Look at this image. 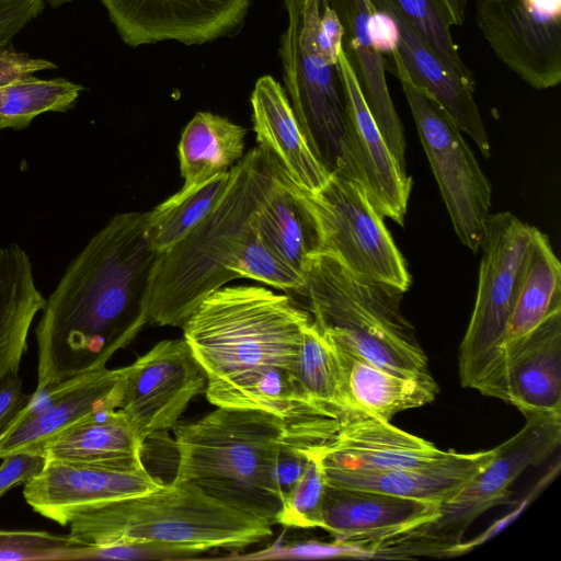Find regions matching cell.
<instances>
[{
  "label": "cell",
  "instance_id": "277c9868",
  "mask_svg": "<svg viewBox=\"0 0 561 561\" xmlns=\"http://www.w3.org/2000/svg\"><path fill=\"white\" fill-rule=\"evenodd\" d=\"M274 178L272 157L260 147L230 169L220 202L182 240L160 253L147 323L182 327L207 296L238 278L236 267L251 220Z\"/></svg>",
  "mask_w": 561,
  "mask_h": 561
},
{
  "label": "cell",
  "instance_id": "1f68e13d",
  "mask_svg": "<svg viewBox=\"0 0 561 561\" xmlns=\"http://www.w3.org/2000/svg\"><path fill=\"white\" fill-rule=\"evenodd\" d=\"M230 170L191 187H182L147 213V233L152 247L163 253L182 240L225 195Z\"/></svg>",
  "mask_w": 561,
  "mask_h": 561
},
{
  "label": "cell",
  "instance_id": "5bb4252c",
  "mask_svg": "<svg viewBox=\"0 0 561 561\" xmlns=\"http://www.w3.org/2000/svg\"><path fill=\"white\" fill-rule=\"evenodd\" d=\"M164 483L141 459L128 462H75L46 459L24 483L26 503L43 517L68 526L81 511L106 501L138 495Z\"/></svg>",
  "mask_w": 561,
  "mask_h": 561
},
{
  "label": "cell",
  "instance_id": "f35d334b",
  "mask_svg": "<svg viewBox=\"0 0 561 561\" xmlns=\"http://www.w3.org/2000/svg\"><path fill=\"white\" fill-rule=\"evenodd\" d=\"M344 26L336 10L328 0H320V18L317 30V48L330 62H337L343 49Z\"/></svg>",
  "mask_w": 561,
  "mask_h": 561
},
{
  "label": "cell",
  "instance_id": "60d3db41",
  "mask_svg": "<svg viewBox=\"0 0 561 561\" xmlns=\"http://www.w3.org/2000/svg\"><path fill=\"white\" fill-rule=\"evenodd\" d=\"M559 470V465H557L556 469H551L540 481L537 482L535 488L530 490L527 496L518 504V506L512 511L510 514L505 515L503 518L496 520L492 524L484 533L480 536L476 537L469 541H461L458 546H456L451 551L449 557H456L471 551L478 546L482 545L484 541L491 539L496 534L501 533L506 526H508L517 516L525 510V507L529 504L531 500L537 495V493L545 489V486L552 480V478L557 474Z\"/></svg>",
  "mask_w": 561,
  "mask_h": 561
},
{
  "label": "cell",
  "instance_id": "e575fe53",
  "mask_svg": "<svg viewBox=\"0 0 561 561\" xmlns=\"http://www.w3.org/2000/svg\"><path fill=\"white\" fill-rule=\"evenodd\" d=\"M91 547L68 535L42 530H0V561L83 560Z\"/></svg>",
  "mask_w": 561,
  "mask_h": 561
},
{
  "label": "cell",
  "instance_id": "d6986e66",
  "mask_svg": "<svg viewBox=\"0 0 561 561\" xmlns=\"http://www.w3.org/2000/svg\"><path fill=\"white\" fill-rule=\"evenodd\" d=\"M439 512L434 502L402 497L369 490L325 485L322 529L334 540L374 549Z\"/></svg>",
  "mask_w": 561,
  "mask_h": 561
},
{
  "label": "cell",
  "instance_id": "7402d4cb",
  "mask_svg": "<svg viewBox=\"0 0 561 561\" xmlns=\"http://www.w3.org/2000/svg\"><path fill=\"white\" fill-rule=\"evenodd\" d=\"M371 2L377 10L387 13L396 26L393 46L388 56L396 57L402 64L411 79L435 99L459 129L489 158L491 145L473 96L474 90L447 68L388 0Z\"/></svg>",
  "mask_w": 561,
  "mask_h": 561
},
{
  "label": "cell",
  "instance_id": "4dcf8cb0",
  "mask_svg": "<svg viewBox=\"0 0 561 561\" xmlns=\"http://www.w3.org/2000/svg\"><path fill=\"white\" fill-rule=\"evenodd\" d=\"M297 383L302 404L341 422L356 411L348 399L339 353L313 320L304 330Z\"/></svg>",
  "mask_w": 561,
  "mask_h": 561
},
{
  "label": "cell",
  "instance_id": "7bdbcfd3",
  "mask_svg": "<svg viewBox=\"0 0 561 561\" xmlns=\"http://www.w3.org/2000/svg\"><path fill=\"white\" fill-rule=\"evenodd\" d=\"M28 399L30 396L23 392L19 374L9 376L0 385V434L27 403Z\"/></svg>",
  "mask_w": 561,
  "mask_h": 561
},
{
  "label": "cell",
  "instance_id": "ac0fdd59",
  "mask_svg": "<svg viewBox=\"0 0 561 561\" xmlns=\"http://www.w3.org/2000/svg\"><path fill=\"white\" fill-rule=\"evenodd\" d=\"M343 26L347 55L367 106L399 165L407 171L403 126L386 80L383 16L371 0H328Z\"/></svg>",
  "mask_w": 561,
  "mask_h": 561
},
{
  "label": "cell",
  "instance_id": "ab89813d",
  "mask_svg": "<svg viewBox=\"0 0 561 561\" xmlns=\"http://www.w3.org/2000/svg\"><path fill=\"white\" fill-rule=\"evenodd\" d=\"M0 497L12 488L24 484L38 473L44 466L45 457L33 453H19L1 458Z\"/></svg>",
  "mask_w": 561,
  "mask_h": 561
},
{
  "label": "cell",
  "instance_id": "6da1fadb",
  "mask_svg": "<svg viewBox=\"0 0 561 561\" xmlns=\"http://www.w3.org/2000/svg\"><path fill=\"white\" fill-rule=\"evenodd\" d=\"M147 213L115 215L71 261L46 299L35 329L34 394L106 367L147 324L160 253L147 233Z\"/></svg>",
  "mask_w": 561,
  "mask_h": 561
},
{
  "label": "cell",
  "instance_id": "5b68a950",
  "mask_svg": "<svg viewBox=\"0 0 561 561\" xmlns=\"http://www.w3.org/2000/svg\"><path fill=\"white\" fill-rule=\"evenodd\" d=\"M69 535L94 548L148 547L176 553L240 550L273 534L247 515L186 482L92 505L68 524Z\"/></svg>",
  "mask_w": 561,
  "mask_h": 561
},
{
  "label": "cell",
  "instance_id": "d6a6232c",
  "mask_svg": "<svg viewBox=\"0 0 561 561\" xmlns=\"http://www.w3.org/2000/svg\"><path fill=\"white\" fill-rule=\"evenodd\" d=\"M82 85L69 80L26 76L0 87V129L24 128L46 112H65L77 101Z\"/></svg>",
  "mask_w": 561,
  "mask_h": 561
},
{
  "label": "cell",
  "instance_id": "30bf717a",
  "mask_svg": "<svg viewBox=\"0 0 561 561\" xmlns=\"http://www.w3.org/2000/svg\"><path fill=\"white\" fill-rule=\"evenodd\" d=\"M391 59L455 232L477 252L490 215L491 184L449 114Z\"/></svg>",
  "mask_w": 561,
  "mask_h": 561
},
{
  "label": "cell",
  "instance_id": "f546056e",
  "mask_svg": "<svg viewBox=\"0 0 561 561\" xmlns=\"http://www.w3.org/2000/svg\"><path fill=\"white\" fill-rule=\"evenodd\" d=\"M247 129L226 117L198 112L182 131L178 146L182 187L207 181L243 157Z\"/></svg>",
  "mask_w": 561,
  "mask_h": 561
},
{
  "label": "cell",
  "instance_id": "836d02e7",
  "mask_svg": "<svg viewBox=\"0 0 561 561\" xmlns=\"http://www.w3.org/2000/svg\"><path fill=\"white\" fill-rule=\"evenodd\" d=\"M417 32L447 68L474 90V77L462 60L450 27L448 12L442 0H388Z\"/></svg>",
  "mask_w": 561,
  "mask_h": 561
},
{
  "label": "cell",
  "instance_id": "7c38bea8",
  "mask_svg": "<svg viewBox=\"0 0 561 561\" xmlns=\"http://www.w3.org/2000/svg\"><path fill=\"white\" fill-rule=\"evenodd\" d=\"M476 23L500 61L530 87L561 81V0H477Z\"/></svg>",
  "mask_w": 561,
  "mask_h": 561
},
{
  "label": "cell",
  "instance_id": "74e56055",
  "mask_svg": "<svg viewBox=\"0 0 561 561\" xmlns=\"http://www.w3.org/2000/svg\"><path fill=\"white\" fill-rule=\"evenodd\" d=\"M44 8L42 0H0V50Z\"/></svg>",
  "mask_w": 561,
  "mask_h": 561
},
{
  "label": "cell",
  "instance_id": "cb8c5ba5",
  "mask_svg": "<svg viewBox=\"0 0 561 561\" xmlns=\"http://www.w3.org/2000/svg\"><path fill=\"white\" fill-rule=\"evenodd\" d=\"M250 101L259 147L298 187L320 190L330 173L308 146L282 85L272 76H263L256 80Z\"/></svg>",
  "mask_w": 561,
  "mask_h": 561
},
{
  "label": "cell",
  "instance_id": "f6af8a7d",
  "mask_svg": "<svg viewBox=\"0 0 561 561\" xmlns=\"http://www.w3.org/2000/svg\"><path fill=\"white\" fill-rule=\"evenodd\" d=\"M42 1L43 2H48L51 7L56 8V7H59L61 4L71 2L73 0H42Z\"/></svg>",
  "mask_w": 561,
  "mask_h": 561
},
{
  "label": "cell",
  "instance_id": "603a6c76",
  "mask_svg": "<svg viewBox=\"0 0 561 561\" xmlns=\"http://www.w3.org/2000/svg\"><path fill=\"white\" fill-rule=\"evenodd\" d=\"M496 455L493 449L450 454L432 463L388 471H352L324 467L329 485L388 493L442 504L454 497Z\"/></svg>",
  "mask_w": 561,
  "mask_h": 561
},
{
  "label": "cell",
  "instance_id": "b9f144b4",
  "mask_svg": "<svg viewBox=\"0 0 561 561\" xmlns=\"http://www.w3.org/2000/svg\"><path fill=\"white\" fill-rule=\"evenodd\" d=\"M57 66L46 59L32 58L27 54L13 49L0 50V87L15 79L32 76Z\"/></svg>",
  "mask_w": 561,
  "mask_h": 561
},
{
  "label": "cell",
  "instance_id": "484cf974",
  "mask_svg": "<svg viewBox=\"0 0 561 561\" xmlns=\"http://www.w3.org/2000/svg\"><path fill=\"white\" fill-rule=\"evenodd\" d=\"M332 343L339 353L348 399L356 411L390 422L399 412L431 403L438 393L431 373H397Z\"/></svg>",
  "mask_w": 561,
  "mask_h": 561
},
{
  "label": "cell",
  "instance_id": "7a4b0ae2",
  "mask_svg": "<svg viewBox=\"0 0 561 561\" xmlns=\"http://www.w3.org/2000/svg\"><path fill=\"white\" fill-rule=\"evenodd\" d=\"M311 314L260 286H222L183 323L216 407L257 409L288 419L313 408L299 400L297 368Z\"/></svg>",
  "mask_w": 561,
  "mask_h": 561
},
{
  "label": "cell",
  "instance_id": "f1b7e54d",
  "mask_svg": "<svg viewBox=\"0 0 561 561\" xmlns=\"http://www.w3.org/2000/svg\"><path fill=\"white\" fill-rule=\"evenodd\" d=\"M557 309H561L560 262L548 237L536 227H531L530 241L510 319L506 345L530 332Z\"/></svg>",
  "mask_w": 561,
  "mask_h": 561
},
{
  "label": "cell",
  "instance_id": "3957f363",
  "mask_svg": "<svg viewBox=\"0 0 561 561\" xmlns=\"http://www.w3.org/2000/svg\"><path fill=\"white\" fill-rule=\"evenodd\" d=\"M339 428L337 419L316 411L283 419L264 410L217 407L173 427L178 462L172 481L191 483L275 525L285 501L278 478L282 451L293 445L320 450Z\"/></svg>",
  "mask_w": 561,
  "mask_h": 561
},
{
  "label": "cell",
  "instance_id": "44dd1931",
  "mask_svg": "<svg viewBox=\"0 0 561 561\" xmlns=\"http://www.w3.org/2000/svg\"><path fill=\"white\" fill-rule=\"evenodd\" d=\"M450 451L409 434L390 422L354 411L320 451L321 463L352 471H388L425 466Z\"/></svg>",
  "mask_w": 561,
  "mask_h": 561
},
{
  "label": "cell",
  "instance_id": "ba28073f",
  "mask_svg": "<svg viewBox=\"0 0 561 561\" xmlns=\"http://www.w3.org/2000/svg\"><path fill=\"white\" fill-rule=\"evenodd\" d=\"M526 424L496 447V455L450 500L435 518L378 546L376 558L449 557L470 525L485 511L507 502L510 488L528 467L560 445L561 414H525Z\"/></svg>",
  "mask_w": 561,
  "mask_h": 561
},
{
  "label": "cell",
  "instance_id": "8d00e7d4",
  "mask_svg": "<svg viewBox=\"0 0 561 561\" xmlns=\"http://www.w3.org/2000/svg\"><path fill=\"white\" fill-rule=\"evenodd\" d=\"M236 274L266 285L299 293L305 277L276 255L251 226L240 251Z\"/></svg>",
  "mask_w": 561,
  "mask_h": 561
},
{
  "label": "cell",
  "instance_id": "ffe728a7",
  "mask_svg": "<svg viewBox=\"0 0 561 561\" xmlns=\"http://www.w3.org/2000/svg\"><path fill=\"white\" fill-rule=\"evenodd\" d=\"M501 400L523 415L561 414V309L506 345Z\"/></svg>",
  "mask_w": 561,
  "mask_h": 561
},
{
  "label": "cell",
  "instance_id": "52a82bcc",
  "mask_svg": "<svg viewBox=\"0 0 561 561\" xmlns=\"http://www.w3.org/2000/svg\"><path fill=\"white\" fill-rule=\"evenodd\" d=\"M530 234L531 226L510 211L486 218L476 304L458 357L461 386L483 396L502 398L508 324Z\"/></svg>",
  "mask_w": 561,
  "mask_h": 561
},
{
  "label": "cell",
  "instance_id": "9a60e30c",
  "mask_svg": "<svg viewBox=\"0 0 561 561\" xmlns=\"http://www.w3.org/2000/svg\"><path fill=\"white\" fill-rule=\"evenodd\" d=\"M123 367H103L33 394L0 434V459L19 453L41 454L64 430L101 412L119 409Z\"/></svg>",
  "mask_w": 561,
  "mask_h": 561
},
{
  "label": "cell",
  "instance_id": "8fae6325",
  "mask_svg": "<svg viewBox=\"0 0 561 561\" xmlns=\"http://www.w3.org/2000/svg\"><path fill=\"white\" fill-rule=\"evenodd\" d=\"M300 192L317 220L321 252L357 275L409 289L405 260L360 182L331 173L320 190Z\"/></svg>",
  "mask_w": 561,
  "mask_h": 561
},
{
  "label": "cell",
  "instance_id": "d4e9b609",
  "mask_svg": "<svg viewBox=\"0 0 561 561\" xmlns=\"http://www.w3.org/2000/svg\"><path fill=\"white\" fill-rule=\"evenodd\" d=\"M272 160L274 183L255 211L252 226L276 255L305 277L311 256L321 252L318 224L300 188Z\"/></svg>",
  "mask_w": 561,
  "mask_h": 561
},
{
  "label": "cell",
  "instance_id": "2e32d148",
  "mask_svg": "<svg viewBox=\"0 0 561 561\" xmlns=\"http://www.w3.org/2000/svg\"><path fill=\"white\" fill-rule=\"evenodd\" d=\"M122 39L131 47L176 41L204 44L244 20L250 0H101Z\"/></svg>",
  "mask_w": 561,
  "mask_h": 561
},
{
  "label": "cell",
  "instance_id": "9c48e42d",
  "mask_svg": "<svg viewBox=\"0 0 561 561\" xmlns=\"http://www.w3.org/2000/svg\"><path fill=\"white\" fill-rule=\"evenodd\" d=\"M285 4L288 24L279 51L298 125L312 153L330 174L360 182L346 138L339 65L324 59L317 48L320 0H285Z\"/></svg>",
  "mask_w": 561,
  "mask_h": 561
},
{
  "label": "cell",
  "instance_id": "4316f807",
  "mask_svg": "<svg viewBox=\"0 0 561 561\" xmlns=\"http://www.w3.org/2000/svg\"><path fill=\"white\" fill-rule=\"evenodd\" d=\"M45 301L25 250L16 243L0 248V385L19 374L28 331Z\"/></svg>",
  "mask_w": 561,
  "mask_h": 561
},
{
  "label": "cell",
  "instance_id": "ee69618b",
  "mask_svg": "<svg viewBox=\"0 0 561 561\" xmlns=\"http://www.w3.org/2000/svg\"><path fill=\"white\" fill-rule=\"evenodd\" d=\"M453 26H460L465 22L468 0H442Z\"/></svg>",
  "mask_w": 561,
  "mask_h": 561
},
{
  "label": "cell",
  "instance_id": "d590c367",
  "mask_svg": "<svg viewBox=\"0 0 561 561\" xmlns=\"http://www.w3.org/2000/svg\"><path fill=\"white\" fill-rule=\"evenodd\" d=\"M320 451L307 456L301 474L285 497L277 524L293 528H322L327 482Z\"/></svg>",
  "mask_w": 561,
  "mask_h": 561
},
{
  "label": "cell",
  "instance_id": "e0dca14e",
  "mask_svg": "<svg viewBox=\"0 0 561 561\" xmlns=\"http://www.w3.org/2000/svg\"><path fill=\"white\" fill-rule=\"evenodd\" d=\"M337 65L344 92L346 138L360 183L376 209L403 226L412 180L387 146L344 48Z\"/></svg>",
  "mask_w": 561,
  "mask_h": 561
},
{
  "label": "cell",
  "instance_id": "4fadbf2b",
  "mask_svg": "<svg viewBox=\"0 0 561 561\" xmlns=\"http://www.w3.org/2000/svg\"><path fill=\"white\" fill-rule=\"evenodd\" d=\"M123 411L144 442L173 428L207 377L184 339L164 340L123 367Z\"/></svg>",
  "mask_w": 561,
  "mask_h": 561
},
{
  "label": "cell",
  "instance_id": "bcb514c9",
  "mask_svg": "<svg viewBox=\"0 0 561 561\" xmlns=\"http://www.w3.org/2000/svg\"><path fill=\"white\" fill-rule=\"evenodd\" d=\"M285 1V0H284Z\"/></svg>",
  "mask_w": 561,
  "mask_h": 561
},
{
  "label": "cell",
  "instance_id": "83f0119b",
  "mask_svg": "<svg viewBox=\"0 0 561 561\" xmlns=\"http://www.w3.org/2000/svg\"><path fill=\"white\" fill-rule=\"evenodd\" d=\"M142 442L122 410L101 412L49 439L46 459L75 462H128L141 459Z\"/></svg>",
  "mask_w": 561,
  "mask_h": 561
},
{
  "label": "cell",
  "instance_id": "8992f818",
  "mask_svg": "<svg viewBox=\"0 0 561 561\" xmlns=\"http://www.w3.org/2000/svg\"><path fill=\"white\" fill-rule=\"evenodd\" d=\"M299 294L332 342L397 373L430 374L415 330L401 311V290L357 275L321 252L311 256Z\"/></svg>",
  "mask_w": 561,
  "mask_h": 561
}]
</instances>
